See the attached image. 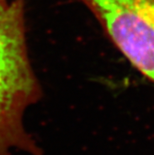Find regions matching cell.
Returning <instances> with one entry per match:
<instances>
[{"mask_svg":"<svg viewBox=\"0 0 154 155\" xmlns=\"http://www.w3.org/2000/svg\"><path fill=\"white\" fill-rule=\"evenodd\" d=\"M113 46L154 83V0H79Z\"/></svg>","mask_w":154,"mask_h":155,"instance_id":"obj_2","label":"cell"},{"mask_svg":"<svg viewBox=\"0 0 154 155\" xmlns=\"http://www.w3.org/2000/svg\"><path fill=\"white\" fill-rule=\"evenodd\" d=\"M42 97L28 50L25 0H0V155L41 154L24 118Z\"/></svg>","mask_w":154,"mask_h":155,"instance_id":"obj_1","label":"cell"}]
</instances>
